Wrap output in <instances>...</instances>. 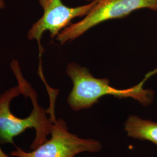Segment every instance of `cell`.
<instances>
[{
  "instance_id": "obj_1",
  "label": "cell",
  "mask_w": 157,
  "mask_h": 157,
  "mask_svg": "<svg viewBox=\"0 0 157 157\" xmlns=\"http://www.w3.org/2000/svg\"><path fill=\"white\" fill-rule=\"evenodd\" d=\"M47 109L41 107L31 85L22 78L18 85L0 95V144H14L13 139L26 129L34 128L32 150L47 140L52 121Z\"/></svg>"
},
{
  "instance_id": "obj_5",
  "label": "cell",
  "mask_w": 157,
  "mask_h": 157,
  "mask_svg": "<svg viewBox=\"0 0 157 157\" xmlns=\"http://www.w3.org/2000/svg\"><path fill=\"white\" fill-rule=\"evenodd\" d=\"M39 1L43 10V15L29 29L27 37L29 40H37L40 45V40L45 32L48 31L53 39L69 26L75 18L87 15L98 0H92L87 4L76 7L65 5L62 0Z\"/></svg>"
},
{
  "instance_id": "obj_9",
  "label": "cell",
  "mask_w": 157,
  "mask_h": 157,
  "mask_svg": "<svg viewBox=\"0 0 157 157\" xmlns=\"http://www.w3.org/2000/svg\"><path fill=\"white\" fill-rule=\"evenodd\" d=\"M85 1H90L91 0H85Z\"/></svg>"
},
{
  "instance_id": "obj_3",
  "label": "cell",
  "mask_w": 157,
  "mask_h": 157,
  "mask_svg": "<svg viewBox=\"0 0 157 157\" xmlns=\"http://www.w3.org/2000/svg\"><path fill=\"white\" fill-rule=\"evenodd\" d=\"M141 9L157 12V0H98L83 19L62 30L56 36V40L62 45L77 39L101 23L125 17Z\"/></svg>"
},
{
  "instance_id": "obj_8",
  "label": "cell",
  "mask_w": 157,
  "mask_h": 157,
  "mask_svg": "<svg viewBox=\"0 0 157 157\" xmlns=\"http://www.w3.org/2000/svg\"><path fill=\"white\" fill-rule=\"evenodd\" d=\"M6 7V3L4 0H0V10L4 9Z\"/></svg>"
},
{
  "instance_id": "obj_7",
  "label": "cell",
  "mask_w": 157,
  "mask_h": 157,
  "mask_svg": "<svg viewBox=\"0 0 157 157\" xmlns=\"http://www.w3.org/2000/svg\"><path fill=\"white\" fill-rule=\"evenodd\" d=\"M0 157H11L8 154H6V152L2 151V150L0 147Z\"/></svg>"
},
{
  "instance_id": "obj_2",
  "label": "cell",
  "mask_w": 157,
  "mask_h": 157,
  "mask_svg": "<svg viewBox=\"0 0 157 157\" xmlns=\"http://www.w3.org/2000/svg\"><path fill=\"white\" fill-rule=\"evenodd\" d=\"M66 72L73 83L67 103L75 111L90 108L105 95H112L119 99L132 98L144 106L150 105L154 101V91L145 89L143 86L148 78L157 73V69L147 73L139 84L126 89L112 87L108 78H96L86 67L76 63H69Z\"/></svg>"
},
{
  "instance_id": "obj_6",
  "label": "cell",
  "mask_w": 157,
  "mask_h": 157,
  "mask_svg": "<svg viewBox=\"0 0 157 157\" xmlns=\"http://www.w3.org/2000/svg\"><path fill=\"white\" fill-rule=\"evenodd\" d=\"M127 136L137 140L148 141L157 146V122L130 115L124 125Z\"/></svg>"
},
{
  "instance_id": "obj_4",
  "label": "cell",
  "mask_w": 157,
  "mask_h": 157,
  "mask_svg": "<svg viewBox=\"0 0 157 157\" xmlns=\"http://www.w3.org/2000/svg\"><path fill=\"white\" fill-rule=\"evenodd\" d=\"M51 138L32 151L26 152L19 147L10 154L15 157H75L84 152H98L102 147L99 141L83 139L71 133L66 122L56 119L52 125Z\"/></svg>"
}]
</instances>
